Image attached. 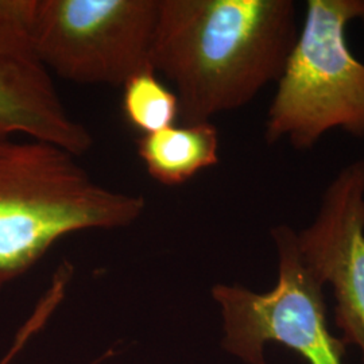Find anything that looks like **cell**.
Returning <instances> with one entry per match:
<instances>
[{
  "instance_id": "obj_1",
  "label": "cell",
  "mask_w": 364,
  "mask_h": 364,
  "mask_svg": "<svg viewBox=\"0 0 364 364\" xmlns=\"http://www.w3.org/2000/svg\"><path fill=\"white\" fill-rule=\"evenodd\" d=\"M299 34L293 0H159L151 66L181 124L207 123L278 81Z\"/></svg>"
},
{
  "instance_id": "obj_2",
  "label": "cell",
  "mask_w": 364,
  "mask_h": 364,
  "mask_svg": "<svg viewBox=\"0 0 364 364\" xmlns=\"http://www.w3.org/2000/svg\"><path fill=\"white\" fill-rule=\"evenodd\" d=\"M77 158L43 141L0 144V287L63 236L124 228L144 215V196L100 185Z\"/></svg>"
},
{
  "instance_id": "obj_3",
  "label": "cell",
  "mask_w": 364,
  "mask_h": 364,
  "mask_svg": "<svg viewBox=\"0 0 364 364\" xmlns=\"http://www.w3.org/2000/svg\"><path fill=\"white\" fill-rule=\"evenodd\" d=\"M364 22V0H308L304 26L267 112L264 139L309 150L333 129L364 138V64L346 30Z\"/></svg>"
},
{
  "instance_id": "obj_4",
  "label": "cell",
  "mask_w": 364,
  "mask_h": 364,
  "mask_svg": "<svg viewBox=\"0 0 364 364\" xmlns=\"http://www.w3.org/2000/svg\"><path fill=\"white\" fill-rule=\"evenodd\" d=\"M158 13L159 0H22L21 22L49 72L123 87L153 69Z\"/></svg>"
},
{
  "instance_id": "obj_5",
  "label": "cell",
  "mask_w": 364,
  "mask_h": 364,
  "mask_svg": "<svg viewBox=\"0 0 364 364\" xmlns=\"http://www.w3.org/2000/svg\"><path fill=\"white\" fill-rule=\"evenodd\" d=\"M278 279L267 293L240 285L212 287L220 306L223 348L247 364H267L264 346L282 344L306 364H346L347 346L331 333L324 284L302 258L297 232L289 225L272 230Z\"/></svg>"
},
{
  "instance_id": "obj_6",
  "label": "cell",
  "mask_w": 364,
  "mask_h": 364,
  "mask_svg": "<svg viewBox=\"0 0 364 364\" xmlns=\"http://www.w3.org/2000/svg\"><path fill=\"white\" fill-rule=\"evenodd\" d=\"M297 242L313 273L332 287L341 340L356 346L364 360V159L338 171Z\"/></svg>"
},
{
  "instance_id": "obj_7",
  "label": "cell",
  "mask_w": 364,
  "mask_h": 364,
  "mask_svg": "<svg viewBox=\"0 0 364 364\" xmlns=\"http://www.w3.org/2000/svg\"><path fill=\"white\" fill-rule=\"evenodd\" d=\"M16 134L77 156L93 146L91 131L68 112L25 27L0 15V144Z\"/></svg>"
},
{
  "instance_id": "obj_8",
  "label": "cell",
  "mask_w": 364,
  "mask_h": 364,
  "mask_svg": "<svg viewBox=\"0 0 364 364\" xmlns=\"http://www.w3.org/2000/svg\"><path fill=\"white\" fill-rule=\"evenodd\" d=\"M136 150L149 176L177 186L219 162V132L210 123L180 124L142 135Z\"/></svg>"
},
{
  "instance_id": "obj_9",
  "label": "cell",
  "mask_w": 364,
  "mask_h": 364,
  "mask_svg": "<svg viewBox=\"0 0 364 364\" xmlns=\"http://www.w3.org/2000/svg\"><path fill=\"white\" fill-rule=\"evenodd\" d=\"M122 111L132 129L142 135L153 134L176 124L180 105L154 69H146L129 78L123 85Z\"/></svg>"
}]
</instances>
